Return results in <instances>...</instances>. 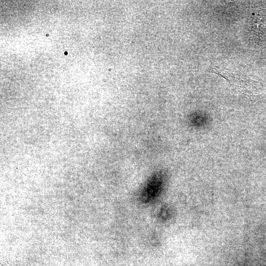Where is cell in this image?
Returning a JSON list of instances; mask_svg holds the SVG:
<instances>
[{"label": "cell", "instance_id": "1", "mask_svg": "<svg viewBox=\"0 0 266 266\" xmlns=\"http://www.w3.org/2000/svg\"><path fill=\"white\" fill-rule=\"evenodd\" d=\"M221 72L219 74L227 79L233 87L235 88L237 90L240 91V89L243 92L246 91L248 92L252 86L251 81L252 80H251L245 77H241L238 75L230 72Z\"/></svg>", "mask_w": 266, "mask_h": 266}]
</instances>
